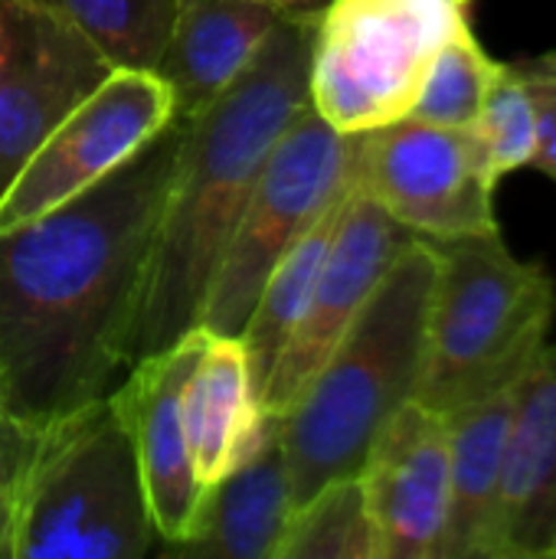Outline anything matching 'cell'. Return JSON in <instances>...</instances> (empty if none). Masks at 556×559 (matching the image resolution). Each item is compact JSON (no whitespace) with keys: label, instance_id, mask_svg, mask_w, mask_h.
<instances>
[{"label":"cell","instance_id":"cell-21","mask_svg":"<svg viewBox=\"0 0 556 559\" xmlns=\"http://www.w3.org/2000/svg\"><path fill=\"white\" fill-rule=\"evenodd\" d=\"M275 559H380L360 478H338L295 508Z\"/></svg>","mask_w":556,"mask_h":559},{"label":"cell","instance_id":"cell-17","mask_svg":"<svg viewBox=\"0 0 556 559\" xmlns=\"http://www.w3.org/2000/svg\"><path fill=\"white\" fill-rule=\"evenodd\" d=\"M269 416L272 413H265L256 400L242 341L206 334L184 386L190 462L203 495L256 449Z\"/></svg>","mask_w":556,"mask_h":559},{"label":"cell","instance_id":"cell-27","mask_svg":"<svg viewBox=\"0 0 556 559\" xmlns=\"http://www.w3.org/2000/svg\"><path fill=\"white\" fill-rule=\"evenodd\" d=\"M269 7H275L279 13H318L328 0H262Z\"/></svg>","mask_w":556,"mask_h":559},{"label":"cell","instance_id":"cell-12","mask_svg":"<svg viewBox=\"0 0 556 559\" xmlns=\"http://www.w3.org/2000/svg\"><path fill=\"white\" fill-rule=\"evenodd\" d=\"M206 334L210 331L193 328L167 350L134 360L111 390V400L134 442L157 540L167 550L180 547L193 534L200 504L206 498L193 475L184 419V386L206 344Z\"/></svg>","mask_w":556,"mask_h":559},{"label":"cell","instance_id":"cell-19","mask_svg":"<svg viewBox=\"0 0 556 559\" xmlns=\"http://www.w3.org/2000/svg\"><path fill=\"white\" fill-rule=\"evenodd\" d=\"M347 200V197H344ZM344 200L328 210L282 259L279 265L272 269L269 282L262 285L256 305H252V314L239 334L242 347H246V360H249V373H252V386H256V400L262 396L288 337L295 334L305 308H308V298H311V288L318 282V272L324 265V255H328V246H331V236H334V226H338V216H341V206Z\"/></svg>","mask_w":556,"mask_h":559},{"label":"cell","instance_id":"cell-1","mask_svg":"<svg viewBox=\"0 0 556 559\" xmlns=\"http://www.w3.org/2000/svg\"><path fill=\"white\" fill-rule=\"evenodd\" d=\"M180 138L174 115L95 187L0 236V409L26 429L105 400L125 377Z\"/></svg>","mask_w":556,"mask_h":559},{"label":"cell","instance_id":"cell-22","mask_svg":"<svg viewBox=\"0 0 556 559\" xmlns=\"http://www.w3.org/2000/svg\"><path fill=\"white\" fill-rule=\"evenodd\" d=\"M498 66L501 62L488 56L472 26L459 29L433 59L410 118L439 128H472L498 75Z\"/></svg>","mask_w":556,"mask_h":559},{"label":"cell","instance_id":"cell-14","mask_svg":"<svg viewBox=\"0 0 556 559\" xmlns=\"http://www.w3.org/2000/svg\"><path fill=\"white\" fill-rule=\"evenodd\" d=\"M488 559H556V344L518 380Z\"/></svg>","mask_w":556,"mask_h":559},{"label":"cell","instance_id":"cell-3","mask_svg":"<svg viewBox=\"0 0 556 559\" xmlns=\"http://www.w3.org/2000/svg\"><path fill=\"white\" fill-rule=\"evenodd\" d=\"M436 269V242L416 236L282 416L292 511L357 475L377 432L416 396Z\"/></svg>","mask_w":556,"mask_h":559},{"label":"cell","instance_id":"cell-5","mask_svg":"<svg viewBox=\"0 0 556 559\" xmlns=\"http://www.w3.org/2000/svg\"><path fill=\"white\" fill-rule=\"evenodd\" d=\"M157 544L111 393L46 426L20 481L13 559H138Z\"/></svg>","mask_w":556,"mask_h":559},{"label":"cell","instance_id":"cell-26","mask_svg":"<svg viewBox=\"0 0 556 559\" xmlns=\"http://www.w3.org/2000/svg\"><path fill=\"white\" fill-rule=\"evenodd\" d=\"M20 514V485H0V559H13Z\"/></svg>","mask_w":556,"mask_h":559},{"label":"cell","instance_id":"cell-6","mask_svg":"<svg viewBox=\"0 0 556 559\" xmlns=\"http://www.w3.org/2000/svg\"><path fill=\"white\" fill-rule=\"evenodd\" d=\"M472 26V0H328L315 16L308 102L360 134L416 105L439 49Z\"/></svg>","mask_w":556,"mask_h":559},{"label":"cell","instance_id":"cell-18","mask_svg":"<svg viewBox=\"0 0 556 559\" xmlns=\"http://www.w3.org/2000/svg\"><path fill=\"white\" fill-rule=\"evenodd\" d=\"M518 383L452 409L449 419V521L439 559H488L505 445Z\"/></svg>","mask_w":556,"mask_h":559},{"label":"cell","instance_id":"cell-25","mask_svg":"<svg viewBox=\"0 0 556 559\" xmlns=\"http://www.w3.org/2000/svg\"><path fill=\"white\" fill-rule=\"evenodd\" d=\"M39 432L26 429L0 409V485H20L23 472L36 452Z\"/></svg>","mask_w":556,"mask_h":559},{"label":"cell","instance_id":"cell-15","mask_svg":"<svg viewBox=\"0 0 556 559\" xmlns=\"http://www.w3.org/2000/svg\"><path fill=\"white\" fill-rule=\"evenodd\" d=\"M279 10L262 0H177L170 39L154 72L174 92V115L206 111L252 62Z\"/></svg>","mask_w":556,"mask_h":559},{"label":"cell","instance_id":"cell-2","mask_svg":"<svg viewBox=\"0 0 556 559\" xmlns=\"http://www.w3.org/2000/svg\"><path fill=\"white\" fill-rule=\"evenodd\" d=\"M315 16L282 13L246 72L206 111L184 121L134 308L128 367L200 328L256 177L308 105Z\"/></svg>","mask_w":556,"mask_h":559},{"label":"cell","instance_id":"cell-20","mask_svg":"<svg viewBox=\"0 0 556 559\" xmlns=\"http://www.w3.org/2000/svg\"><path fill=\"white\" fill-rule=\"evenodd\" d=\"M72 26L115 69H151L161 62L174 29L177 0H26Z\"/></svg>","mask_w":556,"mask_h":559},{"label":"cell","instance_id":"cell-24","mask_svg":"<svg viewBox=\"0 0 556 559\" xmlns=\"http://www.w3.org/2000/svg\"><path fill=\"white\" fill-rule=\"evenodd\" d=\"M537 111V151L531 167L556 180V49L514 62Z\"/></svg>","mask_w":556,"mask_h":559},{"label":"cell","instance_id":"cell-16","mask_svg":"<svg viewBox=\"0 0 556 559\" xmlns=\"http://www.w3.org/2000/svg\"><path fill=\"white\" fill-rule=\"evenodd\" d=\"M288 518L292 495L282 452V416H269L256 449L206 491L193 534L174 547V554L275 559Z\"/></svg>","mask_w":556,"mask_h":559},{"label":"cell","instance_id":"cell-13","mask_svg":"<svg viewBox=\"0 0 556 559\" xmlns=\"http://www.w3.org/2000/svg\"><path fill=\"white\" fill-rule=\"evenodd\" d=\"M380 559H439L449 521V419L403 403L357 472Z\"/></svg>","mask_w":556,"mask_h":559},{"label":"cell","instance_id":"cell-7","mask_svg":"<svg viewBox=\"0 0 556 559\" xmlns=\"http://www.w3.org/2000/svg\"><path fill=\"white\" fill-rule=\"evenodd\" d=\"M357 134L331 128L311 102L269 151L210 285L200 328L239 337L279 259L351 190Z\"/></svg>","mask_w":556,"mask_h":559},{"label":"cell","instance_id":"cell-11","mask_svg":"<svg viewBox=\"0 0 556 559\" xmlns=\"http://www.w3.org/2000/svg\"><path fill=\"white\" fill-rule=\"evenodd\" d=\"M413 239L416 233L397 223L364 190L354 187L347 193L308 308L259 396V406L265 413L285 416L292 409L298 393L308 386V380L338 347L344 331L354 324L387 269Z\"/></svg>","mask_w":556,"mask_h":559},{"label":"cell","instance_id":"cell-23","mask_svg":"<svg viewBox=\"0 0 556 559\" xmlns=\"http://www.w3.org/2000/svg\"><path fill=\"white\" fill-rule=\"evenodd\" d=\"M485 167L495 180L531 167L537 151V111L514 62H501L488 98L472 124Z\"/></svg>","mask_w":556,"mask_h":559},{"label":"cell","instance_id":"cell-8","mask_svg":"<svg viewBox=\"0 0 556 559\" xmlns=\"http://www.w3.org/2000/svg\"><path fill=\"white\" fill-rule=\"evenodd\" d=\"M354 187L429 242L498 233V180L472 128H439L406 115L360 131Z\"/></svg>","mask_w":556,"mask_h":559},{"label":"cell","instance_id":"cell-10","mask_svg":"<svg viewBox=\"0 0 556 559\" xmlns=\"http://www.w3.org/2000/svg\"><path fill=\"white\" fill-rule=\"evenodd\" d=\"M111 69L62 20L26 0H0V193Z\"/></svg>","mask_w":556,"mask_h":559},{"label":"cell","instance_id":"cell-4","mask_svg":"<svg viewBox=\"0 0 556 559\" xmlns=\"http://www.w3.org/2000/svg\"><path fill=\"white\" fill-rule=\"evenodd\" d=\"M436 252L439 269L413 400L449 416L514 386L547 347L556 282L541 262L518 259L501 229L436 242Z\"/></svg>","mask_w":556,"mask_h":559},{"label":"cell","instance_id":"cell-9","mask_svg":"<svg viewBox=\"0 0 556 559\" xmlns=\"http://www.w3.org/2000/svg\"><path fill=\"white\" fill-rule=\"evenodd\" d=\"M174 121V92L151 69H111L29 154L0 193V236L75 200Z\"/></svg>","mask_w":556,"mask_h":559}]
</instances>
